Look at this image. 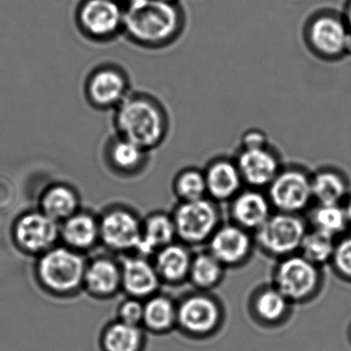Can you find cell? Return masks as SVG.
<instances>
[{"label":"cell","instance_id":"f1b7e54d","mask_svg":"<svg viewBox=\"0 0 351 351\" xmlns=\"http://www.w3.org/2000/svg\"><path fill=\"white\" fill-rule=\"evenodd\" d=\"M226 270L227 268L208 250H202L193 256L188 281L196 291L210 293L223 282Z\"/></svg>","mask_w":351,"mask_h":351},{"label":"cell","instance_id":"ba28073f","mask_svg":"<svg viewBox=\"0 0 351 351\" xmlns=\"http://www.w3.org/2000/svg\"><path fill=\"white\" fill-rule=\"evenodd\" d=\"M125 16L126 8L121 0H81L75 21L84 38L104 44L123 36Z\"/></svg>","mask_w":351,"mask_h":351},{"label":"cell","instance_id":"5bb4252c","mask_svg":"<svg viewBox=\"0 0 351 351\" xmlns=\"http://www.w3.org/2000/svg\"><path fill=\"white\" fill-rule=\"evenodd\" d=\"M100 241L116 252H136L143 233V221L125 207H114L99 217Z\"/></svg>","mask_w":351,"mask_h":351},{"label":"cell","instance_id":"277c9868","mask_svg":"<svg viewBox=\"0 0 351 351\" xmlns=\"http://www.w3.org/2000/svg\"><path fill=\"white\" fill-rule=\"evenodd\" d=\"M225 317L223 304L208 291H192L178 301L176 328L188 338L204 340L215 336Z\"/></svg>","mask_w":351,"mask_h":351},{"label":"cell","instance_id":"603a6c76","mask_svg":"<svg viewBox=\"0 0 351 351\" xmlns=\"http://www.w3.org/2000/svg\"><path fill=\"white\" fill-rule=\"evenodd\" d=\"M60 238L65 246L85 252L100 241L99 219L87 211H77L60 223Z\"/></svg>","mask_w":351,"mask_h":351},{"label":"cell","instance_id":"d4e9b609","mask_svg":"<svg viewBox=\"0 0 351 351\" xmlns=\"http://www.w3.org/2000/svg\"><path fill=\"white\" fill-rule=\"evenodd\" d=\"M143 328L155 335H166L178 326V301L157 293L143 301Z\"/></svg>","mask_w":351,"mask_h":351},{"label":"cell","instance_id":"4316f807","mask_svg":"<svg viewBox=\"0 0 351 351\" xmlns=\"http://www.w3.org/2000/svg\"><path fill=\"white\" fill-rule=\"evenodd\" d=\"M147 344L145 330L141 326L116 320L101 334L100 345L104 351H143Z\"/></svg>","mask_w":351,"mask_h":351},{"label":"cell","instance_id":"8d00e7d4","mask_svg":"<svg viewBox=\"0 0 351 351\" xmlns=\"http://www.w3.org/2000/svg\"><path fill=\"white\" fill-rule=\"evenodd\" d=\"M343 206H344L345 213H346L347 221H348L349 231L351 232V192L350 194H349V196L347 197L346 200H345Z\"/></svg>","mask_w":351,"mask_h":351},{"label":"cell","instance_id":"ac0fdd59","mask_svg":"<svg viewBox=\"0 0 351 351\" xmlns=\"http://www.w3.org/2000/svg\"><path fill=\"white\" fill-rule=\"evenodd\" d=\"M203 171L207 197L215 202L229 203L243 189V180L234 158H215Z\"/></svg>","mask_w":351,"mask_h":351},{"label":"cell","instance_id":"4dcf8cb0","mask_svg":"<svg viewBox=\"0 0 351 351\" xmlns=\"http://www.w3.org/2000/svg\"><path fill=\"white\" fill-rule=\"evenodd\" d=\"M172 191L178 202L199 200L207 197L204 171L196 167L180 170L172 182Z\"/></svg>","mask_w":351,"mask_h":351},{"label":"cell","instance_id":"30bf717a","mask_svg":"<svg viewBox=\"0 0 351 351\" xmlns=\"http://www.w3.org/2000/svg\"><path fill=\"white\" fill-rule=\"evenodd\" d=\"M266 194L273 210L302 215L313 202L311 173L301 166H283Z\"/></svg>","mask_w":351,"mask_h":351},{"label":"cell","instance_id":"44dd1931","mask_svg":"<svg viewBox=\"0 0 351 351\" xmlns=\"http://www.w3.org/2000/svg\"><path fill=\"white\" fill-rule=\"evenodd\" d=\"M84 289L98 299H108L122 289L121 264L108 256H98L87 263Z\"/></svg>","mask_w":351,"mask_h":351},{"label":"cell","instance_id":"e0dca14e","mask_svg":"<svg viewBox=\"0 0 351 351\" xmlns=\"http://www.w3.org/2000/svg\"><path fill=\"white\" fill-rule=\"evenodd\" d=\"M293 304L271 283L258 287L250 295L248 311L258 326L278 328L289 320Z\"/></svg>","mask_w":351,"mask_h":351},{"label":"cell","instance_id":"ab89813d","mask_svg":"<svg viewBox=\"0 0 351 351\" xmlns=\"http://www.w3.org/2000/svg\"><path fill=\"white\" fill-rule=\"evenodd\" d=\"M347 334H348V340L350 341L351 343V324H349L348 332H347Z\"/></svg>","mask_w":351,"mask_h":351},{"label":"cell","instance_id":"d590c367","mask_svg":"<svg viewBox=\"0 0 351 351\" xmlns=\"http://www.w3.org/2000/svg\"><path fill=\"white\" fill-rule=\"evenodd\" d=\"M341 14H342L343 18H344L345 22H346L347 26L351 32V0H346L344 9H343Z\"/></svg>","mask_w":351,"mask_h":351},{"label":"cell","instance_id":"2e32d148","mask_svg":"<svg viewBox=\"0 0 351 351\" xmlns=\"http://www.w3.org/2000/svg\"><path fill=\"white\" fill-rule=\"evenodd\" d=\"M272 205L263 190L242 189L229 202L232 223L254 234L273 213Z\"/></svg>","mask_w":351,"mask_h":351},{"label":"cell","instance_id":"ffe728a7","mask_svg":"<svg viewBox=\"0 0 351 351\" xmlns=\"http://www.w3.org/2000/svg\"><path fill=\"white\" fill-rule=\"evenodd\" d=\"M193 256L191 247L180 241L158 250L153 263L162 285L178 287L188 281Z\"/></svg>","mask_w":351,"mask_h":351},{"label":"cell","instance_id":"1f68e13d","mask_svg":"<svg viewBox=\"0 0 351 351\" xmlns=\"http://www.w3.org/2000/svg\"><path fill=\"white\" fill-rule=\"evenodd\" d=\"M336 241L335 238L309 228L302 241L299 254L312 264L322 268L326 265H330Z\"/></svg>","mask_w":351,"mask_h":351},{"label":"cell","instance_id":"836d02e7","mask_svg":"<svg viewBox=\"0 0 351 351\" xmlns=\"http://www.w3.org/2000/svg\"><path fill=\"white\" fill-rule=\"evenodd\" d=\"M143 300L128 297L120 304L118 308V320L133 326H143Z\"/></svg>","mask_w":351,"mask_h":351},{"label":"cell","instance_id":"f35d334b","mask_svg":"<svg viewBox=\"0 0 351 351\" xmlns=\"http://www.w3.org/2000/svg\"><path fill=\"white\" fill-rule=\"evenodd\" d=\"M162 1H166V3H180V0H162Z\"/></svg>","mask_w":351,"mask_h":351},{"label":"cell","instance_id":"e575fe53","mask_svg":"<svg viewBox=\"0 0 351 351\" xmlns=\"http://www.w3.org/2000/svg\"><path fill=\"white\" fill-rule=\"evenodd\" d=\"M270 145L266 133L260 129H248L242 134L239 149H256Z\"/></svg>","mask_w":351,"mask_h":351},{"label":"cell","instance_id":"83f0119b","mask_svg":"<svg viewBox=\"0 0 351 351\" xmlns=\"http://www.w3.org/2000/svg\"><path fill=\"white\" fill-rule=\"evenodd\" d=\"M40 205V211L61 223L80 210L79 195L67 184H53L45 191Z\"/></svg>","mask_w":351,"mask_h":351},{"label":"cell","instance_id":"5b68a950","mask_svg":"<svg viewBox=\"0 0 351 351\" xmlns=\"http://www.w3.org/2000/svg\"><path fill=\"white\" fill-rule=\"evenodd\" d=\"M272 285L293 305L305 304L319 295L324 273L320 267L298 252L277 260L272 272Z\"/></svg>","mask_w":351,"mask_h":351},{"label":"cell","instance_id":"8992f818","mask_svg":"<svg viewBox=\"0 0 351 351\" xmlns=\"http://www.w3.org/2000/svg\"><path fill=\"white\" fill-rule=\"evenodd\" d=\"M308 229L307 219L302 215L273 211L254 232V243L267 256L280 260L299 252Z\"/></svg>","mask_w":351,"mask_h":351},{"label":"cell","instance_id":"52a82bcc","mask_svg":"<svg viewBox=\"0 0 351 351\" xmlns=\"http://www.w3.org/2000/svg\"><path fill=\"white\" fill-rule=\"evenodd\" d=\"M171 215L178 241L189 247L206 245L211 236L223 223L219 203L208 197L178 202Z\"/></svg>","mask_w":351,"mask_h":351},{"label":"cell","instance_id":"74e56055","mask_svg":"<svg viewBox=\"0 0 351 351\" xmlns=\"http://www.w3.org/2000/svg\"><path fill=\"white\" fill-rule=\"evenodd\" d=\"M123 5H125L126 9H131V8L138 7V5H143L147 3L149 0H121Z\"/></svg>","mask_w":351,"mask_h":351},{"label":"cell","instance_id":"7c38bea8","mask_svg":"<svg viewBox=\"0 0 351 351\" xmlns=\"http://www.w3.org/2000/svg\"><path fill=\"white\" fill-rule=\"evenodd\" d=\"M13 237L23 252L40 256L56 246L60 238V223L43 211H29L14 223Z\"/></svg>","mask_w":351,"mask_h":351},{"label":"cell","instance_id":"9c48e42d","mask_svg":"<svg viewBox=\"0 0 351 351\" xmlns=\"http://www.w3.org/2000/svg\"><path fill=\"white\" fill-rule=\"evenodd\" d=\"M350 29L342 14L324 10L312 15L304 28V40L312 54L324 61L346 56Z\"/></svg>","mask_w":351,"mask_h":351},{"label":"cell","instance_id":"d6986e66","mask_svg":"<svg viewBox=\"0 0 351 351\" xmlns=\"http://www.w3.org/2000/svg\"><path fill=\"white\" fill-rule=\"evenodd\" d=\"M122 289L128 297L147 300L159 293L162 285L154 263L145 256H127L121 263Z\"/></svg>","mask_w":351,"mask_h":351},{"label":"cell","instance_id":"3957f363","mask_svg":"<svg viewBox=\"0 0 351 351\" xmlns=\"http://www.w3.org/2000/svg\"><path fill=\"white\" fill-rule=\"evenodd\" d=\"M86 267L82 252L65 245L54 246L38 258L36 277L49 293L71 295L84 287Z\"/></svg>","mask_w":351,"mask_h":351},{"label":"cell","instance_id":"7a4b0ae2","mask_svg":"<svg viewBox=\"0 0 351 351\" xmlns=\"http://www.w3.org/2000/svg\"><path fill=\"white\" fill-rule=\"evenodd\" d=\"M116 134L149 152L165 141L170 119L164 104L147 92L132 91L114 110Z\"/></svg>","mask_w":351,"mask_h":351},{"label":"cell","instance_id":"484cf974","mask_svg":"<svg viewBox=\"0 0 351 351\" xmlns=\"http://www.w3.org/2000/svg\"><path fill=\"white\" fill-rule=\"evenodd\" d=\"M106 157L117 172L134 174L138 173L147 165L149 152L116 134L108 143Z\"/></svg>","mask_w":351,"mask_h":351},{"label":"cell","instance_id":"f546056e","mask_svg":"<svg viewBox=\"0 0 351 351\" xmlns=\"http://www.w3.org/2000/svg\"><path fill=\"white\" fill-rule=\"evenodd\" d=\"M307 223L311 226V229L322 232L335 239L350 232L343 204L314 205L310 208Z\"/></svg>","mask_w":351,"mask_h":351},{"label":"cell","instance_id":"d6a6232c","mask_svg":"<svg viewBox=\"0 0 351 351\" xmlns=\"http://www.w3.org/2000/svg\"><path fill=\"white\" fill-rule=\"evenodd\" d=\"M330 266L341 280L351 283V232L337 239Z\"/></svg>","mask_w":351,"mask_h":351},{"label":"cell","instance_id":"7402d4cb","mask_svg":"<svg viewBox=\"0 0 351 351\" xmlns=\"http://www.w3.org/2000/svg\"><path fill=\"white\" fill-rule=\"evenodd\" d=\"M178 241L171 213L155 211L143 221V233L137 246L138 256L149 258L173 242Z\"/></svg>","mask_w":351,"mask_h":351},{"label":"cell","instance_id":"9a60e30c","mask_svg":"<svg viewBox=\"0 0 351 351\" xmlns=\"http://www.w3.org/2000/svg\"><path fill=\"white\" fill-rule=\"evenodd\" d=\"M247 188L264 190L282 169L279 154L271 147L238 149L234 158Z\"/></svg>","mask_w":351,"mask_h":351},{"label":"cell","instance_id":"4fadbf2b","mask_svg":"<svg viewBox=\"0 0 351 351\" xmlns=\"http://www.w3.org/2000/svg\"><path fill=\"white\" fill-rule=\"evenodd\" d=\"M206 245L207 250L227 269L245 265L256 248L254 234L232 221L221 223Z\"/></svg>","mask_w":351,"mask_h":351},{"label":"cell","instance_id":"6da1fadb","mask_svg":"<svg viewBox=\"0 0 351 351\" xmlns=\"http://www.w3.org/2000/svg\"><path fill=\"white\" fill-rule=\"evenodd\" d=\"M186 22L180 3L149 0L138 7L126 9L123 36L141 48H166L182 36Z\"/></svg>","mask_w":351,"mask_h":351},{"label":"cell","instance_id":"8fae6325","mask_svg":"<svg viewBox=\"0 0 351 351\" xmlns=\"http://www.w3.org/2000/svg\"><path fill=\"white\" fill-rule=\"evenodd\" d=\"M131 92L128 73L114 63H104L94 67L86 77L84 85L88 104L102 112H114Z\"/></svg>","mask_w":351,"mask_h":351},{"label":"cell","instance_id":"cb8c5ba5","mask_svg":"<svg viewBox=\"0 0 351 351\" xmlns=\"http://www.w3.org/2000/svg\"><path fill=\"white\" fill-rule=\"evenodd\" d=\"M312 195L316 204H344L350 194L346 174L334 167H322L311 173Z\"/></svg>","mask_w":351,"mask_h":351}]
</instances>
